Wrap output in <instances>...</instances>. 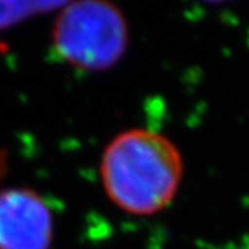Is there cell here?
Returning <instances> with one entry per match:
<instances>
[{
    "label": "cell",
    "instance_id": "obj_1",
    "mask_svg": "<svg viewBox=\"0 0 249 249\" xmlns=\"http://www.w3.org/2000/svg\"><path fill=\"white\" fill-rule=\"evenodd\" d=\"M183 158L173 141L155 131L116 135L101 159L108 198L123 212L149 216L171 204L183 177Z\"/></svg>",
    "mask_w": 249,
    "mask_h": 249
},
{
    "label": "cell",
    "instance_id": "obj_2",
    "mask_svg": "<svg viewBox=\"0 0 249 249\" xmlns=\"http://www.w3.org/2000/svg\"><path fill=\"white\" fill-rule=\"evenodd\" d=\"M53 39L63 60L83 71L101 72L122 60L129 45V29L113 3L84 0L65 6Z\"/></svg>",
    "mask_w": 249,
    "mask_h": 249
},
{
    "label": "cell",
    "instance_id": "obj_3",
    "mask_svg": "<svg viewBox=\"0 0 249 249\" xmlns=\"http://www.w3.org/2000/svg\"><path fill=\"white\" fill-rule=\"evenodd\" d=\"M53 218L47 203L35 192H0V249H48Z\"/></svg>",
    "mask_w": 249,
    "mask_h": 249
},
{
    "label": "cell",
    "instance_id": "obj_4",
    "mask_svg": "<svg viewBox=\"0 0 249 249\" xmlns=\"http://www.w3.org/2000/svg\"><path fill=\"white\" fill-rule=\"evenodd\" d=\"M59 3H33V2H0V29L18 23L27 17L47 11L50 8H60Z\"/></svg>",
    "mask_w": 249,
    "mask_h": 249
}]
</instances>
